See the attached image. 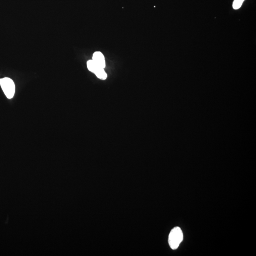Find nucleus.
Masks as SVG:
<instances>
[{"label":"nucleus","mask_w":256,"mask_h":256,"mask_svg":"<svg viewBox=\"0 0 256 256\" xmlns=\"http://www.w3.org/2000/svg\"><path fill=\"white\" fill-rule=\"evenodd\" d=\"M183 240V233L180 228L176 227L170 233L168 237V243L172 249L178 248Z\"/></svg>","instance_id":"nucleus-1"},{"label":"nucleus","mask_w":256,"mask_h":256,"mask_svg":"<svg viewBox=\"0 0 256 256\" xmlns=\"http://www.w3.org/2000/svg\"><path fill=\"white\" fill-rule=\"evenodd\" d=\"M0 85L4 94L8 99H12L15 93V84L10 78L0 79Z\"/></svg>","instance_id":"nucleus-2"},{"label":"nucleus","mask_w":256,"mask_h":256,"mask_svg":"<svg viewBox=\"0 0 256 256\" xmlns=\"http://www.w3.org/2000/svg\"><path fill=\"white\" fill-rule=\"evenodd\" d=\"M93 60L97 64L100 68L104 69L105 67V61L104 56L101 52L97 51L94 52L93 56Z\"/></svg>","instance_id":"nucleus-3"},{"label":"nucleus","mask_w":256,"mask_h":256,"mask_svg":"<svg viewBox=\"0 0 256 256\" xmlns=\"http://www.w3.org/2000/svg\"><path fill=\"white\" fill-rule=\"evenodd\" d=\"M94 74H95L96 77H97L98 78L101 79L102 80L106 79V78H107V74L105 73L103 68H98L96 70V71L94 72Z\"/></svg>","instance_id":"nucleus-4"},{"label":"nucleus","mask_w":256,"mask_h":256,"mask_svg":"<svg viewBox=\"0 0 256 256\" xmlns=\"http://www.w3.org/2000/svg\"><path fill=\"white\" fill-rule=\"evenodd\" d=\"M87 66L89 70L93 73H94L98 68H100L93 60H89L88 61Z\"/></svg>","instance_id":"nucleus-5"},{"label":"nucleus","mask_w":256,"mask_h":256,"mask_svg":"<svg viewBox=\"0 0 256 256\" xmlns=\"http://www.w3.org/2000/svg\"><path fill=\"white\" fill-rule=\"evenodd\" d=\"M244 1V0H234L233 3V8L235 10L239 9L241 7Z\"/></svg>","instance_id":"nucleus-6"}]
</instances>
